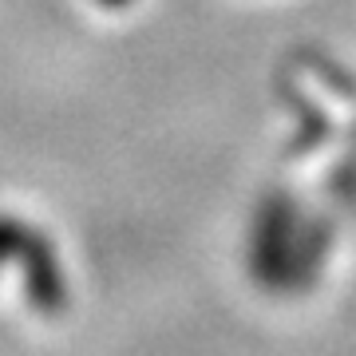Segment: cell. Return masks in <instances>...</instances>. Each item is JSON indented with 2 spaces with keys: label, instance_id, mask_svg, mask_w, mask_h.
I'll return each instance as SVG.
<instances>
[{
  "label": "cell",
  "instance_id": "cell-1",
  "mask_svg": "<svg viewBox=\"0 0 356 356\" xmlns=\"http://www.w3.org/2000/svg\"><path fill=\"white\" fill-rule=\"evenodd\" d=\"M13 245H16V226L13 222H0V257L8 254Z\"/></svg>",
  "mask_w": 356,
  "mask_h": 356
}]
</instances>
